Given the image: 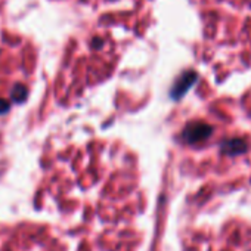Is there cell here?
<instances>
[{
  "instance_id": "1",
  "label": "cell",
  "mask_w": 251,
  "mask_h": 251,
  "mask_svg": "<svg viewBox=\"0 0 251 251\" xmlns=\"http://www.w3.org/2000/svg\"><path fill=\"white\" fill-rule=\"evenodd\" d=\"M197 80H198V74H197L195 71H185V73L176 80V83L173 84L172 92H170L172 98H173V99L182 98V96L192 87V84H194Z\"/></svg>"
},
{
  "instance_id": "2",
  "label": "cell",
  "mask_w": 251,
  "mask_h": 251,
  "mask_svg": "<svg viewBox=\"0 0 251 251\" xmlns=\"http://www.w3.org/2000/svg\"><path fill=\"white\" fill-rule=\"evenodd\" d=\"M210 135H211V127L207 124H204V123H192V124L188 126V127L185 129V132H183V138L191 144L204 141Z\"/></svg>"
},
{
  "instance_id": "5",
  "label": "cell",
  "mask_w": 251,
  "mask_h": 251,
  "mask_svg": "<svg viewBox=\"0 0 251 251\" xmlns=\"http://www.w3.org/2000/svg\"><path fill=\"white\" fill-rule=\"evenodd\" d=\"M11 108V103L8 102V99H3V98H0V115L2 114H6Z\"/></svg>"
},
{
  "instance_id": "3",
  "label": "cell",
  "mask_w": 251,
  "mask_h": 251,
  "mask_svg": "<svg viewBox=\"0 0 251 251\" xmlns=\"http://www.w3.org/2000/svg\"><path fill=\"white\" fill-rule=\"evenodd\" d=\"M27 98H28V89L24 84L17 83L11 90V99L17 103H23L27 100Z\"/></svg>"
},
{
  "instance_id": "4",
  "label": "cell",
  "mask_w": 251,
  "mask_h": 251,
  "mask_svg": "<svg viewBox=\"0 0 251 251\" xmlns=\"http://www.w3.org/2000/svg\"><path fill=\"white\" fill-rule=\"evenodd\" d=\"M247 150V147L244 145V142L238 141V139H233V141H227L223 144V151H226L227 154H241Z\"/></svg>"
}]
</instances>
